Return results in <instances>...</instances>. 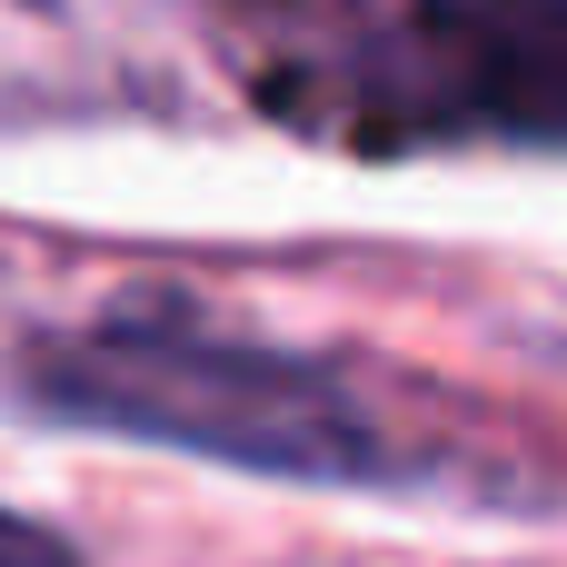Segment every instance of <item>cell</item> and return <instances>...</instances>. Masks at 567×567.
Masks as SVG:
<instances>
[{"label":"cell","instance_id":"6da1fadb","mask_svg":"<svg viewBox=\"0 0 567 567\" xmlns=\"http://www.w3.org/2000/svg\"><path fill=\"white\" fill-rule=\"evenodd\" d=\"M30 399L80 429H120L150 449H189L309 488H389L419 468V449L379 419V399H359L329 359L219 339L199 319H90L30 349Z\"/></svg>","mask_w":567,"mask_h":567},{"label":"cell","instance_id":"3957f363","mask_svg":"<svg viewBox=\"0 0 567 567\" xmlns=\"http://www.w3.org/2000/svg\"><path fill=\"white\" fill-rule=\"evenodd\" d=\"M0 567H80V548L60 528H40V518H10L0 508Z\"/></svg>","mask_w":567,"mask_h":567},{"label":"cell","instance_id":"7a4b0ae2","mask_svg":"<svg viewBox=\"0 0 567 567\" xmlns=\"http://www.w3.org/2000/svg\"><path fill=\"white\" fill-rule=\"evenodd\" d=\"M359 140H567V0H409L339 60Z\"/></svg>","mask_w":567,"mask_h":567}]
</instances>
